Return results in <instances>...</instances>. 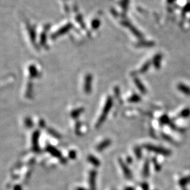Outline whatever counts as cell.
I'll list each match as a JSON object with an SVG mask.
<instances>
[{
	"instance_id": "6da1fadb",
	"label": "cell",
	"mask_w": 190,
	"mask_h": 190,
	"mask_svg": "<svg viewBox=\"0 0 190 190\" xmlns=\"http://www.w3.org/2000/svg\"><path fill=\"white\" fill-rule=\"evenodd\" d=\"M111 106H112V100L111 98H109V100L106 101L105 106H104L102 113H101V115L100 116V118H99L97 123H96V127L97 128L100 127L101 125H102L103 123L105 121L107 115H108L109 111L111 110Z\"/></svg>"
},
{
	"instance_id": "7a4b0ae2",
	"label": "cell",
	"mask_w": 190,
	"mask_h": 190,
	"mask_svg": "<svg viewBox=\"0 0 190 190\" xmlns=\"http://www.w3.org/2000/svg\"><path fill=\"white\" fill-rule=\"evenodd\" d=\"M144 147L146 149H147V150L152 151V152H155V153H157L159 154L165 155V156H168V155L170 154L169 151L167 150V149L162 148V147L156 146L151 145V144H145V145L144 146Z\"/></svg>"
},
{
	"instance_id": "3957f363",
	"label": "cell",
	"mask_w": 190,
	"mask_h": 190,
	"mask_svg": "<svg viewBox=\"0 0 190 190\" xmlns=\"http://www.w3.org/2000/svg\"><path fill=\"white\" fill-rule=\"evenodd\" d=\"M96 176H97V172L95 170H92L90 173L89 183L90 190H96Z\"/></svg>"
},
{
	"instance_id": "277c9868",
	"label": "cell",
	"mask_w": 190,
	"mask_h": 190,
	"mask_svg": "<svg viewBox=\"0 0 190 190\" xmlns=\"http://www.w3.org/2000/svg\"><path fill=\"white\" fill-rule=\"evenodd\" d=\"M119 163H120V167L122 168L123 170V173H124V175L125 176V178H127V179L132 178V173H131L130 169L128 168L127 165H125L123 163V160H119Z\"/></svg>"
},
{
	"instance_id": "5b68a950",
	"label": "cell",
	"mask_w": 190,
	"mask_h": 190,
	"mask_svg": "<svg viewBox=\"0 0 190 190\" xmlns=\"http://www.w3.org/2000/svg\"><path fill=\"white\" fill-rule=\"evenodd\" d=\"M111 143V141L110 140H104L103 141H101V142L98 144V145L97 146V148H96V149H97V151H103L104 149H105L106 147H108L109 145H110Z\"/></svg>"
},
{
	"instance_id": "8992f818",
	"label": "cell",
	"mask_w": 190,
	"mask_h": 190,
	"mask_svg": "<svg viewBox=\"0 0 190 190\" xmlns=\"http://www.w3.org/2000/svg\"><path fill=\"white\" fill-rule=\"evenodd\" d=\"M87 160L90 164H92L93 165H95V167H99L100 165V160H99L95 156H92V155H89L87 158Z\"/></svg>"
},
{
	"instance_id": "52a82bcc",
	"label": "cell",
	"mask_w": 190,
	"mask_h": 190,
	"mask_svg": "<svg viewBox=\"0 0 190 190\" xmlns=\"http://www.w3.org/2000/svg\"><path fill=\"white\" fill-rule=\"evenodd\" d=\"M149 174V163L148 160H146L145 164L144 165L143 168V175L144 177H148Z\"/></svg>"
},
{
	"instance_id": "ba28073f",
	"label": "cell",
	"mask_w": 190,
	"mask_h": 190,
	"mask_svg": "<svg viewBox=\"0 0 190 190\" xmlns=\"http://www.w3.org/2000/svg\"><path fill=\"white\" fill-rule=\"evenodd\" d=\"M83 111H84V109L82 108H80L79 109H76V110H74L71 113L72 118H77L80 116V114L83 112Z\"/></svg>"
},
{
	"instance_id": "9c48e42d",
	"label": "cell",
	"mask_w": 190,
	"mask_h": 190,
	"mask_svg": "<svg viewBox=\"0 0 190 190\" xmlns=\"http://www.w3.org/2000/svg\"><path fill=\"white\" fill-rule=\"evenodd\" d=\"M48 150L50 152L51 154L52 155H53L54 156L57 157H61V153L59 151H58L57 149L53 148V147H49V149H48Z\"/></svg>"
},
{
	"instance_id": "30bf717a",
	"label": "cell",
	"mask_w": 190,
	"mask_h": 190,
	"mask_svg": "<svg viewBox=\"0 0 190 190\" xmlns=\"http://www.w3.org/2000/svg\"><path fill=\"white\" fill-rule=\"evenodd\" d=\"M135 155L136 156L138 159H140L141 156V149L140 147H135Z\"/></svg>"
},
{
	"instance_id": "8fae6325",
	"label": "cell",
	"mask_w": 190,
	"mask_h": 190,
	"mask_svg": "<svg viewBox=\"0 0 190 190\" xmlns=\"http://www.w3.org/2000/svg\"><path fill=\"white\" fill-rule=\"evenodd\" d=\"M76 156H77V154H76V151H71L69 152V157H70L71 159H76Z\"/></svg>"
},
{
	"instance_id": "7c38bea8",
	"label": "cell",
	"mask_w": 190,
	"mask_h": 190,
	"mask_svg": "<svg viewBox=\"0 0 190 190\" xmlns=\"http://www.w3.org/2000/svg\"><path fill=\"white\" fill-rule=\"evenodd\" d=\"M153 162H154V167H155V168H156V170L157 171H159L160 169V165H159V164H157L156 160L154 159L153 160Z\"/></svg>"
},
{
	"instance_id": "4fadbf2b",
	"label": "cell",
	"mask_w": 190,
	"mask_h": 190,
	"mask_svg": "<svg viewBox=\"0 0 190 190\" xmlns=\"http://www.w3.org/2000/svg\"><path fill=\"white\" fill-rule=\"evenodd\" d=\"M139 97H137V96H135V97H132V98H131L130 101H132V102H135V101H138L139 100H140V98H139Z\"/></svg>"
},
{
	"instance_id": "5bb4252c",
	"label": "cell",
	"mask_w": 190,
	"mask_h": 190,
	"mask_svg": "<svg viewBox=\"0 0 190 190\" xmlns=\"http://www.w3.org/2000/svg\"><path fill=\"white\" fill-rule=\"evenodd\" d=\"M49 132L52 134V135H53V136H54L55 137H57V138H60V135H58V133L53 132V130H50Z\"/></svg>"
},
{
	"instance_id": "9a60e30c",
	"label": "cell",
	"mask_w": 190,
	"mask_h": 190,
	"mask_svg": "<svg viewBox=\"0 0 190 190\" xmlns=\"http://www.w3.org/2000/svg\"><path fill=\"white\" fill-rule=\"evenodd\" d=\"M80 122H77L76 123V132L78 134V132L80 131Z\"/></svg>"
},
{
	"instance_id": "2e32d148",
	"label": "cell",
	"mask_w": 190,
	"mask_h": 190,
	"mask_svg": "<svg viewBox=\"0 0 190 190\" xmlns=\"http://www.w3.org/2000/svg\"><path fill=\"white\" fill-rule=\"evenodd\" d=\"M142 189H143L144 190H148V189H149V185H148V184L144 183V184H142Z\"/></svg>"
},
{
	"instance_id": "e0dca14e",
	"label": "cell",
	"mask_w": 190,
	"mask_h": 190,
	"mask_svg": "<svg viewBox=\"0 0 190 190\" xmlns=\"http://www.w3.org/2000/svg\"><path fill=\"white\" fill-rule=\"evenodd\" d=\"M125 190H135V189H134L132 187H127V188H126Z\"/></svg>"
},
{
	"instance_id": "ac0fdd59",
	"label": "cell",
	"mask_w": 190,
	"mask_h": 190,
	"mask_svg": "<svg viewBox=\"0 0 190 190\" xmlns=\"http://www.w3.org/2000/svg\"><path fill=\"white\" fill-rule=\"evenodd\" d=\"M76 190H86L84 188H82V187H78V188H77Z\"/></svg>"
}]
</instances>
